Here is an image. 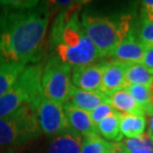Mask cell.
Masks as SVG:
<instances>
[{
	"mask_svg": "<svg viewBox=\"0 0 153 153\" xmlns=\"http://www.w3.org/2000/svg\"><path fill=\"white\" fill-rule=\"evenodd\" d=\"M48 4L31 9L0 11V63L31 65L41 62L47 46Z\"/></svg>",
	"mask_w": 153,
	"mask_h": 153,
	"instance_id": "6da1fadb",
	"label": "cell"
},
{
	"mask_svg": "<svg viewBox=\"0 0 153 153\" xmlns=\"http://www.w3.org/2000/svg\"><path fill=\"white\" fill-rule=\"evenodd\" d=\"M81 3L72 4L55 19L50 34V47L63 63L78 68L102 59L99 51L85 34L79 18Z\"/></svg>",
	"mask_w": 153,
	"mask_h": 153,
	"instance_id": "7a4b0ae2",
	"label": "cell"
},
{
	"mask_svg": "<svg viewBox=\"0 0 153 153\" xmlns=\"http://www.w3.org/2000/svg\"><path fill=\"white\" fill-rule=\"evenodd\" d=\"M45 62L28 65L13 87L0 97V118L10 115L23 106L36 108L43 97L42 74Z\"/></svg>",
	"mask_w": 153,
	"mask_h": 153,
	"instance_id": "3957f363",
	"label": "cell"
},
{
	"mask_svg": "<svg viewBox=\"0 0 153 153\" xmlns=\"http://www.w3.org/2000/svg\"><path fill=\"white\" fill-rule=\"evenodd\" d=\"M41 135L37 112L26 105L10 115L0 118V149L21 147Z\"/></svg>",
	"mask_w": 153,
	"mask_h": 153,
	"instance_id": "277c9868",
	"label": "cell"
},
{
	"mask_svg": "<svg viewBox=\"0 0 153 153\" xmlns=\"http://www.w3.org/2000/svg\"><path fill=\"white\" fill-rule=\"evenodd\" d=\"M72 67L52 54L45 62L42 74L43 96L64 105L69 100L73 88Z\"/></svg>",
	"mask_w": 153,
	"mask_h": 153,
	"instance_id": "5b68a950",
	"label": "cell"
},
{
	"mask_svg": "<svg viewBox=\"0 0 153 153\" xmlns=\"http://www.w3.org/2000/svg\"><path fill=\"white\" fill-rule=\"evenodd\" d=\"M81 22L85 34L99 51L102 59L108 57L122 41L117 22L109 18L82 13Z\"/></svg>",
	"mask_w": 153,
	"mask_h": 153,
	"instance_id": "8992f818",
	"label": "cell"
},
{
	"mask_svg": "<svg viewBox=\"0 0 153 153\" xmlns=\"http://www.w3.org/2000/svg\"><path fill=\"white\" fill-rule=\"evenodd\" d=\"M40 128L48 136H56L71 129L62 103L43 97L36 105Z\"/></svg>",
	"mask_w": 153,
	"mask_h": 153,
	"instance_id": "52a82bcc",
	"label": "cell"
},
{
	"mask_svg": "<svg viewBox=\"0 0 153 153\" xmlns=\"http://www.w3.org/2000/svg\"><path fill=\"white\" fill-rule=\"evenodd\" d=\"M105 61L74 68L72 71L73 85L82 91L102 93V73Z\"/></svg>",
	"mask_w": 153,
	"mask_h": 153,
	"instance_id": "ba28073f",
	"label": "cell"
},
{
	"mask_svg": "<svg viewBox=\"0 0 153 153\" xmlns=\"http://www.w3.org/2000/svg\"><path fill=\"white\" fill-rule=\"evenodd\" d=\"M127 65L119 61H105L102 82V93L103 94L108 97L125 87Z\"/></svg>",
	"mask_w": 153,
	"mask_h": 153,
	"instance_id": "9c48e42d",
	"label": "cell"
},
{
	"mask_svg": "<svg viewBox=\"0 0 153 153\" xmlns=\"http://www.w3.org/2000/svg\"><path fill=\"white\" fill-rule=\"evenodd\" d=\"M146 47L130 34L123 39L109 54V58L126 64H140L142 63Z\"/></svg>",
	"mask_w": 153,
	"mask_h": 153,
	"instance_id": "30bf717a",
	"label": "cell"
},
{
	"mask_svg": "<svg viewBox=\"0 0 153 153\" xmlns=\"http://www.w3.org/2000/svg\"><path fill=\"white\" fill-rule=\"evenodd\" d=\"M63 106L68 123L73 130L82 134V137L97 133L96 126L91 120L90 112L76 108L69 102L64 103Z\"/></svg>",
	"mask_w": 153,
	"mask_h": 153,
	"instance_id": "8fae6325",
	"label": "cell"
},
{
	"mask_svg": "<svg viewBox=\"0 0 153 153\" xmlns=\"http://www.w3.org/2000/svg\"><path fill=\"white\" fill-rule=\"evenodd\" d=\"M67 102L71 103L72 105L79 109L91 112L102 103H109V100L108 97L102 93L82 91L76 87H73L69 100Z\"/></svg>",
	"mask_w": 153,
	"mask_h": 153,
	"instance_id": "7c38bea8",
	"label": "cell"
},
{
	"mask_svg": "<svg viewBox=\"0 0 153 153\" xmlns=\"http://www.w3.org/2000/svg\"><path fill=\"white\" fill-rule=\"evenodd\" d=\"M82 135L72 128L64 133L54 136L50 142L48 153H81Z\"/></svg>",
	"mask_w": 153,
	"mask_h": 153,
	"instance_id": "4fadbf2b",
	"label": "cell"
},
{
	"mask_svg": "<svg viewBox=\"0 0 153 153\" xmlns=\"http://www.w3.org/2000/svg\"><path fill=\"white\" fill-rule=\"evenodd\" d=\"M109 105L114 109L120 114H129L136 115H144L141 108L137 105L132 96L125 90H119L108 96Z\"/></svg>",
	"mask_w": 153,
	"mask_h": 153,
	"instance_id": "5bb4252c",
	"label": "cell"
},
{
	"mask_svg": "<svg viewBox=\"0 0 153 153\" xmlns=\"http://www.w3.org/2000/svg\"><path fill=\"white\" fill-rule=\"evenodd\" d=\"M26 67L21 64L0 63V97L16 84Z\"/></svg>",
	"mask_w": 153,
	"mask_h": 153,
	"instance_id": "9a60e30c",
	"label": "cell"
},
{
	"mask_svg": "<svg viewBox=\"0 0 153 153\" xmlns=\"http://www.w3.org/2000/svg\"><path fill=\"white\" fill-rule=\"evenodd\" d=\"M120 116V112L115 111L112 114L102 119L100 123L96 125L97 133L99 135L105 137V139L120 142L122 140V137H123V135L120 132V128H119Z\"/></svg>",
	"mask_w": 153,
	"mask_h": 153,
	"instance_id": "2e32d148",
	"label": "cell"
},
{
	"mask_svg": "<svg viewBox=\"0 0 153 153\" xmlns=\"http://www.w3.org/2000/svg\"><path fill=\"white\" fill-rule=\"evenodd\" d=\"M146 120L143 115L121 114L119 128L122 135L134 138L138 137L144 132Z\"/></svg>",
	"mask_w": 153,
	"mask_h": 153,
	"instance_id": "e0dca14e",
	"label": "cell"
},
{
	"mask_svg": "<svg viewBox=\"0 0 153 153\" xmlns=\"http://www.w3.org/2000/svg\"><path fill=\"white\" fill-rule=\"evenodd\" d=\"M137 102L144 114L153 116V105L151 103V87L143 85H129L124 88Z\"/></svg>",
	"mask_w": 153,
	"mask_h": 153,
	"instance_id": "ac0fdd59",
	"label": "cell"
},
{
	"mask_svg": "<svg viewBox=\"0 0 153 153\" xmlns=\"http://www.w3.org/2000/svg\"><path fill=\"white\" fill-rule=\"evenodd\" d=\"M153 74L141 64H128L125 74V87L129 85H143L151 87ZM124 87V88H125Z\"/></svg>",
	"mask_w": 153,
	"mask_h": 153,
	"instance_id": "d6986e66",
	"label": "cell"
},
{
	"mask_svg": "<svg viewBox=\"0 0 153 153\" xmlns=\"http://www.w3.org/2000/svg\"><path fill=\"white\" fill-rule=\"evenodd\" d=\"M112 143L102 139L99 134L84 136L81 153H109Z\"/></svg>",
	"mask_w": 153,
	"mask_h": 153,
	"instance_id": "ffe728a7",
	"label": "cell"
},
{
	"mask_svg": "<svg viewBox=\"0 0 153 153\" xmlns=\"http://www.w3.org/2000/svg\"><path fill=\"white\" fill-rule=\"evenodd\" d=\"M123 143L130 153L153 152V139L148 132H144L138 137L124 140Z\"/></svg>",
	"mask_w": 153,
	"mask_h": 153,
	"instance_id": "44dd1931",
	"label": "cell"
},
{
	"mask_svg": "<svg viewBox=\"0 0 153 153\" xmlns=\"http://www.w3.org/2000/svg\"><path fill=\"white\" fill-rule=\"evenodd\" d=\"M137 35L138 41L145 47L153 48V21L149 20L143 13Z\"/></svg>",
	"mask_w": 153,
	"mask_h": 153,
	"instance_id": "7402d4cb",
	"label": "cell"
},
{
	"mask_svg": "<svg viewBox=\"0 0 153 153\" xmlns=\"http://www.w3.org/2000/svg\"><path fill=\"white\" fill-rule=\"evenodd\" d=\"M115 111V109L109 105V103H102L97 106V108H94L93 111L90 112V117L91 120L93 122V124L96 126L97 123H100L102 119L108 117V115L112 114Z\"/></svg>",
	"mask_w": 153,
	"mask_h": 153,
	"instance_id": "603a6c76",
	"label": "cell"
},
{
	"mask_svg": "<svg viewBox=\"0 0 153 153\" xmlns=\"http://www.w3.org/2000/svg\"><path fill=\"white\" fill-rule=\"evenodd\" d=\"M39 1H0V6L4 9H31L39 4Z\"/></svg>",
	"mask_w": 153,
	"mask_h": 153,
	"instance_id": "cb8c5ba5",
	"label": "cell"
},
{
	"mask_svg": "<svg viewBox=\"0 0 153 153\" xmlns=\"http://www.w3.org/2000/svg\"><path fill=\"white\" fill-rule=\"evenodd\" d=\"M142 64L151 74H153V48L146 47L144 56L142 59Z\"/></svg>",
	"mask_w": 153,
	"mask_h": 153,
	"instance_id": "d4e9b609",
	"label": "cell"
},
{
	"mask_svg": "<svg viewBox=\"0 0 153 153\" xmlns=\"http://www.w3.org/2000/svg\"><path fill=\"white\" fill-rule=\"evenodd\" d=\"M109 153H130L129 150L126 148L123 142H115L112 143L111 150Z\"/></svg>",
	"mask_w": 153,
	"mask_h": 153,
	"instance_id": "484cf974",
	"label": "cell"
},
{
	"mask_svg": "<svg viewBox=\"0 0 153 153\" xmlns=\"http://www.w3.org/2000/svg\"><path fill=\"white\" fill-rule=\"evenodd\" d=\"M148 133H149V135H150L152 137V139H153V116H152V118H151V120H150V125H149Z\"/></svg>",
	"mask_w": 153,
	"mask_h": 153,
	"instance_id": "4316f807",
	"label": "cell"
},
{
	"mask_svg": "<svg viewBox=\"0 0 153 153\" xmlns=\"http://www.w3.org/2000/svg\"><path fill=\"white\" fill-rule=\"evenodd\" d=\"M143 5L147 6V7H153V1L152 0H146V1L143 2Z\"/></svg>",
	"mask_w": 153,
	"mask_h": 153,
	"instance_id": "83f0119b",
	"label": "cell"
},
{
	"mask_svg": "<svg viewBox=\"0 0 153 153\" xmlns=\"http://www.w3.org/2000/svg\"><path fill=\"white\" fill-rule=\"evenodd\" d=\"M151 103L153 105V91H152V97H151Z\"/></svg>",
	"mask_w": 153,
	"mask_h": 153,
	"instance_id": "f1b7e54d",
	"label": "cell"
},
{
	"mask_svg": "<svg viewBox=\"0 0 153 153\" xmlns=\"http://www.w3.org/2000/svg\"><path fill=\"white\" fill-rule=\"evenodd\" d=\"M0 153H3V152L1 151V149H0Z\"/></svg>",
	"mask_w": 153,
	"mask_h": 153,
	"instance_id": "f546056e",
	"label": "cell"
},
{
	"mask_svg": "<svg viewBox=\"0 0 153 153\" xmlns=\"http://www.w3.org/2000/svg\"><path fill=\"white\" fill-rule=\"evenodd\" d=\"M151 153H153V152H151Z\"/></svg>",
	"mask_w": 153,
	"mask_h": 153,
	"instance_id": "4dcf8cb0",
	"label": "cell"
}]
</instances>
